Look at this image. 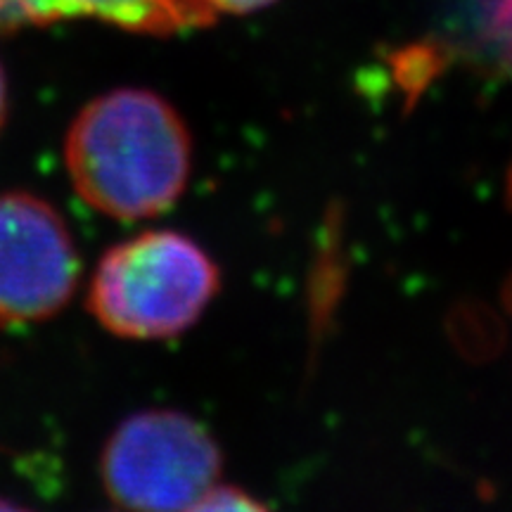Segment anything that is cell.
Instances as JSON below:
<instances>
[{"label":"cell","instance_id":"52a82bcc","mask_svg":"<svg viewBox=\"0 0 512 512\" xmlns=\"http://www.w3.org/2000/svg\"><path fill=\"white\" fill-rule=\"evenodd\" d=\"M216 12H230V15H247V12L264 10L275 0H207Z\"/></svg>","mask_w":512,"mask_h":512},{"label":"cell","instance_id":"8992f818","mask_svg":"<svg viewBox=\"0 0 512 512\" xmlns=\"http://www.w3.org/2000/svg\"><path fill=\"white\" fill-rule=\"evenodd\" d=\"M264 505L249 498L245 491L233 489V486L216 484L207 496L202 498L197 510H261Z\"/></svg>","mask_w":512,"mask_h":512},{"label":"cell","instance_id":"5b68a950","mask_svg":"<svg viewBox=\"0 0 512 512\" xmlns=\"http://www.w3.org/2000/svg\"><path fill=\"white\" fill-rule=\"evenodd\" d=\"M207 0H0V31L48 27L69 19H95L124 31L174 36L216 22Z\"/></svg>","mask_w":512,"mask_h":512},{"label":"cell","instance_id":"9c48e42d","mask_svg":"<svg viewBox=\"0 0 512 512\" xmlns=\"http://www.w3.org/2000/svg\"><path fill=\"white\" fill-rule=\"evenodd\" d=\"M5 117H8V83H5V72L0 67V128L5 124Z\"/></svg>","mask_w":512,"mask_h":512},{"label":"cell","instance_id":"3957f363","mask_svg":"<svg viewBox=\"0 0 512 512\" xmlns=\"http://www.w3.org/2000/svg\"><path fill=\"white\" fill-rule=\"evenodd\" d=\"M221 451L197 420L178 411L126 418L100 458L105 494L128 510H197L219 484Z\"/></svg>","mask_w":512,"mask_h":512},{"label":"cell","instance_id":"277c9868","mask_svg":"<svg viewBox=\"0 0 512 512\" xmlns=\"http://www.w3.org/2000/svg\"><path fill=\"white\" fill-rule=\"evenodd\" d=\"M79 280L81 256L60 211L31 192H0V325L57 316Z\"/></svg>","mask_w":512,"mask_h":512},{"label":"cell","instance_id":"ba28073f","mask_svg":"<svg viewBox=\"0 0 512 512\" xmlns=\"http://www.w3.org/2000/svg\"><path fill=\"white\" fill-rule=\"evenodd\" d=\"M489 3L494 27L512 36V0H489Z\"/></svg>","mask_w":512,"mask_h":512},{"label":"cell","instance_id":"7a4b0ae2","mask_svg":"<svg viewBox=\"0 0 512 512\" xmlns=\"http://www.w3.org/2000/svg\"><path fill=\"white\" fill-rule=\"evenodd\" d=\"M211 256L176 230H147L100 259L88 311L121 339H169L195 325L219 292Z\"/></svg>","mask_w":512,"mask_h":512},{"label":"cell","instance_id":"6da1fadb","mask_svg":"<svg viewBox=\"0 0 512 512\" xmlns=\"http://www.w3.org/2000/svg\"><path fill=\"white\" fill-rule=\"evenodd\" d=\"M64 164L91 209L119 221L155 219L188 188L190 133L162 95L119 88L76 114L64 138Z\"/></svg>","mask_w":512,"mask_h":512}]
</instances>
